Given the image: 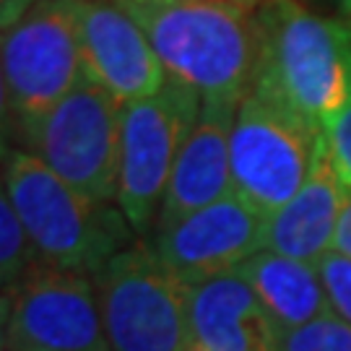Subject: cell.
<instances>
[{
    "label": "cell",
    "mask_w": 351,
    "mask_h": 351,
    "mask_svg": "<svg viewBox=\"0 0 351 351\" xmlns=\"http://www.w3.org/2000/svg\"><path fill=\"white\" fill-rule=\"evenodd\" d=\"M149 37L169 78L203 104L237 110L258 63L252 13L213 0H117Z\"/></svg>",
    "instance_id": "cell-1"
},
{
    "label": "cell",
    "mask_w": 351,
    "mask_h": 351,
    "mask_svg": "<svg viewBox=\"0 0 351 351\" xmlns=\"http://www.w3.org/2000/svg\"><path fill=\"white\" fill-rule=\"evenodd\" d=\"M252 19L258 63L250 91L323 128L351 97L349 21L323 19L302 0H268Z\"/></svg>",
    "instance_id": "cell-2"
},
{
    "label": "cell",
    "mask_w": 351,
    "mask_h": 351,
    "mask_svg": "<svg viewBox=\"0 0 351 351\" xmlns=\"http://www.w3.org/2000/svg\"><path fill=\"white\" fill-rule=\"evenodd\" d=\"M0 180L39 261L94 276L136 242L125 213L73 190L34 154L13 143L0 159Z\"/></svg>",
    "instance_id": "cell-3"
},
{
    "label": "cell",
    "mask_w": 351,
    "mask_h": 351,
    "mask_svg": "<svg viewBox=\"0 0 351 351\" xmlns=\"http://www.w3.org/2000/svg\"><path fill=\"white\" fill-rule=\"evenodd\" d=\"M120 107L84 71L55 107L13 125V143L42 159L81 195L112 203L120 180Z\"/></svg>",
    "instance_id": "cell-4"
},
{
    "label": "cell",
    "mask_w": 351,
    "mask_h": 351,
    "mask_svg": "<svg viewBox=\"0 0 351 351\" xmlns=\"http://www.w3.org/2000/svg\"><path fill=\"white\" fill-rule=\"evenodd\" d=\"M91 281L112 351H188L190 287L169 274L149 239L128 245Z\"/></svg>",
    "instance_id": "cell-5"
},
{
    "label": "cell",
    "mask_w": 351,
    "mask_h": 351,
    "mask_svg": "<svg viewBox=\"0 0 351 351\" xmlns=\"http://www.w3.org/2000/svg\"><path fill=\"white\" fill-rule=\"evenodd\" d=\"M320 146L323 128L287 104L250 91L239 101L229 136L234 195L268 219L300 193Z\"/></svg>",
    "instance_id": "cell-6"
},
{
    "label": "cell",
    "mask_w": 351,
    "mask_h": 351,
    "mask_svg": "<svg viewBox=\"0 0 351 351\" xmlns=\"http://www.w3.org/2000/svg\"><path fill=\"white\" fill-rule=\"evenodd\" d=\"M201 107V97L169 75L154 97L120 107L117 206L138 237H149L156 226L180 149Z\"/></svg>",
    "instance_id": "cell-7"
},
{
    "label": "cell",
    "mask_w": 351,
    "mask_h": 351,
    "mask_svg": "<svg viewBox=\"0 0 351 351\" xmlns=\"http://www.w3.org/2000/svg\"><path fill=\"white\" fill-rule=\"evenodd\" d=\"M13 125L55 107L84 75L73 0H37L0 34Z\"/></svg>",
    "instance_id": "cell-8"
},
{
    "label": "cell",
    "mask_w": 351,
    "mask_h": 351,
    "mask_svg": "<svg viewBox=\"0 0 351 351\" xmlns=\"http://www.w3.org/2000/svg\"><path fill=\"white\" fill-rule=\"evenodd\" d=\"M8 297L11 351H112L86 274L37 258Z\"/></svg>",
    "instance_id": "cell-9"
},
{
    "label": "cell",
    "mask_w": 351,
    "mask_h": 351,
    "mask_svg": "<svg viewBox=\"0 0 351 351\" xmlns=\"http://www.w3.org/2000/svg\"><path fill=\"white\" fill-rule=\"evenodd\" d=\"M149 242L169 274L185 287H195L237 271L263 250L265 216L232 193L175 224L156 229Z\"/></svg>",
    "instance_id": "cell-10"
},
{
    "label": "cell",
    "mask_w": 351,
    "mask_h": 351,
    "mask_svg": "<svg viewBox=\"0 0 351 351\" xmlns=\"http://www.w3.org/2000/svg\"><path fill=\"white\" fill-rule=\"evenodd\" d=\"M84 71L117 104L154 97L167 84L149 37L117 0H73Z\"/></svg>",
    "instance_id": "cell-11"
},
{
    "label": "cell",
    "mask_w": 351,
    "mask_h": 351,
    "mask_svg": "<svg viewBox=\"0 0 351 351\" xmlns=\"http://www.w3.org/2000/svg\"><path fill=\"white\" fill-rule=\"evenodd\" d=\"M234 112L237 110L219 104L201 107L185 146L180 149L154 232L234 193L229 164V136Z\"/></svg>",
    "instance_id": "cell-12"
},
{
    "label": "cell",
    "mask_w": 351,
    "mask_h": 351,
    "mask_svg": "<svg viewBox=\"0 0 351 351\" xmlns=\"http://www.w3.org/2000/svg\"><path fill=\"white\" fill-rule=\"evenodd\" d=\"M190 341L213 351H276L278 330L237 271L188 291Z\"/></svg>",
    "instance_id": "cell-13"
},
{
    "label": "cell",
    "mask_w": 351,
    "mask_h": 351,
    "mask_svg": "<svg viewBox=\"0 0 351 351\" xmlns=\"http://www.w3.org/2000/svg\"><path fill=\"white\" fill-rule=\"evenodd\" d=\"M346 201L339 177L330 167L326 138L313 164V172L291 201L265 219V247L284 258L317 265L330 252L339 216Z\"/></svg>",
    "instance_id": "cell-14"
},
{
    "label": "cell",
    "mask_w": 351,
    "mask_h": 351,
    "mask_svg": "<svg viewBox=\"0 0 351 351\" xmlns=\"http://www.w3.org/2000/svg\"><path fill=\"white\" fill-rule=\"evenodd\" d=\"M252 287L278 333L313 323L333 313L317 265L284 258L271 250L255 252L237 268Z\"/></svg>",
    "instance_id": "cell-15"
},
{
    "label": "cell",
    "mask_w": 351,
    "mask_h": 351,
    "mask_svg": "<svg viewBox=\"0 0 351 351\" xmlns=\"http://www.w3.org/2000/svg\"><path fill=\"white\" fill-rule=\"evenodd\" d=\"M34 261L37 252L26 237L24 224L0 180V291H8Z\"/></svg>",
    "instance_id": "cell-16"
},
{
    "label": "cell",
    "mask_w": 351,
    "mask_h": 351,
    "mask_svg": "<svg viewBox=\"0 0 351 351\" xmlns=\"http://www.w3.org/2000/svg\"><path fill=\"white\" fill-rule=\"evenodd\" d=\"M276 351H351V326L336 313L278 333Z\"/></svg>",
    "instance_id": "cell-17"
},
{
    "label": "cell",
    "mask_w": 351,
    "mask_h": 351,
    "mask_svg": "<svg viewBox=\"0 0 351 351\" xmlns=\"http://www.w3.org/2000/svg\"><path fill=\"white\" fill-rule=\"evenodd\" d=\"M323 138L330 167L339 177L341 188L349 195L351 193V97L323 125Z\"/></svg>",
    "instance_id": "cell-18"
},
{
    "label": "cell",
    "mask_w": 351,
    "mask_h": 351,
    "mask_svg": "<svg viewBox=\"0 0 351 351\" xmlns=\"http://www.w3.org/2000/svg\"><path fill=\"white\" fill-rule=\"evenodd\" d=\"M317 274L330 302V310L351 326V258L339 252H326L317 261Z\"/></svg>",
    "instance_id": "cell-19"
},
{
    "label": "cell",
    "mask_w": 351,
    "mask_h": 351,
    "mask_svg": "<svg viewBox=\"0 0 351 351\" xmlns=\"http://www.w3.org/2000/svg\"><path fill=\"white\" fill-rule=\"evenodd\" d=\"M13 146V107L5 73H3V58H0V159Z\"/></svg>",
    "instance_id": "cell-20"
},
{
    "label": "cell",
    "mask_w": 351,
    "mask_h": 351,
    "mask_svg": "<svg viewBox=\"0 0 351 351\" xmlns=\"http://www.w3.org/2000/svg\"><path fill=\"white\" fill-rule=\"evenodd\" d=\"M330 250L351 258V193L346 195L343 208H341L339 226H336V237H333V247Z\"/></svg>",
    "instance_id": "cell-21"
},
{
    "label": "cell",
    "mask_w": 351,
    "mask_h": 351,
    "mask_svg": "<svg viewBox=\"0 0 351 351\" xmlns=\"http://www.w3.org/2000/svg\"><path fill=\"white\" fill-rule=\"evenodd\" d=\"M37 0H0V32L11 29Z\"/></svg>",
    "instance_id": "cell-22"
},
{
    "label": "cell",
    "mask_w": 351,
    "mask_h": 351,
    "mask_svg": "<svg viewBox=\"0 0 351 351\" xmlns=\"http://www.w3.org/2000/svg\"><path fill=\"white\" fill-rule=\"evenodd\" d=\"M0 351H11V297L0 291Z\"/></svg>",
    "instance_id": "cell-23"
},
{
    "label": "cell",
    "mask_w": 351,
    "mask_h": 351,
    "mask_svg": "<svg viewBox=\"0 0 351 351\" xmlns=\"http://www.w3.org/2000/svg\"><path fill=\"white\" fill-rule=\"evenodd\" d=\"M213 3H224V5H234V8H239V11L255 13L261 5H265L268 0H213Z\"/></svg>",
    "instance_id": "cell-24"
},
{
    "label": "cell",
    "mask_w": 351,
    "mask_h": 351,
    "mask_svg": "<svg viewBox=\"0 0 351 351\" xmlns=\"http://www.w3.org/2000/svg\"><path fill=\"white\" fill-rule=\"evenodd\" d=\"M333 3H336L341 11H343V16H346V13L351 11V0H333Z\"/></svg>",
    "instance_id": "cell-25"
},
{
    "label": "cell",
    "mask_w": 351,
    "mask_h": 351,
    "mask_svg": "<svg viewBox=\"0 0 351 351\" xmlns=\"http://www.w3.org/2000/svg\"><path fill=\"white\" fill-rule=\"evenodd\" d=\"M188 351H213V349H206V346H201V343H193V341H190Z\"/></svg>",
    "instance_id": "cell-26"
},
{
    "label": "cell",
    "mask_w": 351,
    "mask_h": 351,
    "mask_svg": "<svg viewBox=\"0 0 351 351\" xmlns=\"http://www.w3.org/2000/svg\"><path fill=\"white\" fill-rule=\"evenodd\" d=\"M346 19H349V26H351V11H349V13H346Z\"/></svg>",
    "instance_id": "cell-27"
}]
</instances>
